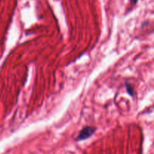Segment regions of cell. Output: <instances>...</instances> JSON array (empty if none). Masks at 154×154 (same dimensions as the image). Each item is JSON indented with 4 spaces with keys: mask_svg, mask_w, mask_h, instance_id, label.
Wrapping results in <instances>:
<instances>
[{
    "mask_svg": "<svg viewBox=\"0 0 154 154\" xmlns=\"http://www.w3.org/2000/svg\"><path fill=\"white\" fill-rule=\"evenodd\" d=\"M96 131V128L93 126H86L83 129L80 131L78 133V136L75 137V140L77 141H81V140H84L86 139L91 137Z\"/></svg>",
    "mask_w": 154,
    "mask_h": 154,
    "instance_id": "6da1fadb",
    "label": "cell"
},
{
    "mask_svg": "<svg viewBox=\"0 0 154 154\" xmlns=\"http://www.w3.org/2000/svg\"><path fill=\"white\" fill-rule=\"evenodd\" d=\"M126 88H127L128 93H129L131 96H133V94H134L133 88H132V87L131 86V85L126 84Z\"/></svg>",
    "mask_w": 154,
    "mask_h": 154,
    "instance_id": "7a4b0ae2",
    "label": "cell"
},
{
    "mask_svg": "<svg viewBox=\"0 0 154 154\" xmlns=\"http://www.w3.org/2000/svg\"><path fill=\"white\" fill-rule=\"evenodd\" d=\"M130 1V2L132 3V4H136L137 2H138V0H129Z\"/></svg>",
    "mask_w": 154,
    "mask_h": 154,
    "instance_id": "3957f363",
    "label": "cell"
}]
</instances>
